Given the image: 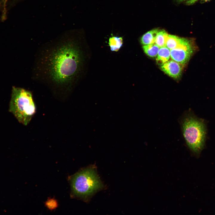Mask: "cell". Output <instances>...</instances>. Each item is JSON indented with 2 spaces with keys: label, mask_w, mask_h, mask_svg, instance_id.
Masks as SVG:
<instances>
[{
  "label": "cell",
  "mask_w": 215,
  "mask_h": 215,
  "mask_svg": "<svg viewBox=\"0 0 215 215\" xmlns=\"http://www.w3.org/2000/svg\"><path fill=\"white\" fill-rule=\"evenodd\" d=\"M168 34L164 30H159L155 42V43L160 47L165 46L167 39Z\"/></svg>",
  "instance_id": "8fae6325"
},
{
  "label": "cell",
  "mask_w": 215,
  "mask_h": 215,
  "mask_svg": "<svg viewBox=\"0 0 215 215\" xmlns=\"http://www.w3.org/2000/svg\"><path fill=\"white\" fill-rule=\"evenodd\" d=\"M9 110L19 123L27 125L36 111L31 92L22 88L13 87Z\"/></svg>",
  "instance_id": "7a4b0ae2"
},
{
  "label": "cell",
  "mask_w": 215,
  "mask_h": 215,
  "mask_svg": "<svg viewBox=\"0 0 215 215\" xmlns=\"http://www.w3.org/2000/svg\"><path fill=\"white\" fill-rule=\"evenodd\" d=\"M159 30L154 29L144 34L141 38L140 42L143 45L155 43V39Z\"/></svg>",
  "instance_id": "ba28073f"
},
{
  "label": "cell",
  "mask_w": 215,
  "mask_h": 215,
  "mask_svg": "<svg viewBox=\"0 0 215 215\" xmlns=\"http://www.w3.org/2000/svg\"><path fill=\"white\" fill-rule=\"evenodd\" d=\"M180 39L181 37L174 35L168 34L167 39L165 46L170 50L174 49L178 46Z\"/></svg>",
  "instance_id": "7c38bea8"
},
{
  "label": "cell",
  "mask_w": 215,
  "mask_h": 215,
  "mask_svg": "<svg viewBox=\"0 0 215 215\" xmlns=\"http://www.w3.org/2000/svg\"><path fill=\"white\" fill-rule=\"evenodd\" d=\"M181 1H186L187 3L189 4H191L194 3L197 0H179Z\"/></svg>",
  "instance_id": "5bb4252c"
},
{
  "label": "cell",
  "mask_w": 215,
  "mask_h": 215,
  "mask_svg": "<svg viewBox=\"0 0 215 215\" xmlns=\"http://www.w3.org/2000/svg\"><path fill=\"white\" fill-rule=\"evenodd\" d=\"M144 53L148 56L154 57L157 56L160 47L155 43L144 45L142 47Z\"/></svg>",
  "instance_id": "30bf717a"
},
{
  "label": "cell",
  "mask_w": 215,
  "mask_h": 215,
  "mask_svg": "<svg viewBox=\"0 0 215 215\" xmlns=\"http://www.w3.org/2000/svg\"><path fill=\"white\" fill-rule=\"evenodd\" d=\"M194 50V46L191 40L181 38L178 46L170 50L171 57L172 60L183 65L188 61Z\"/></svg>",
  "instance_id": "5b68a950"
},
{
  "label": "cell",
  "mask_w": 215,
  "mask_h": 215,
  "mask_svg": "<svg viewBox=\"0 0 215 215\" xmlns=\"http://www.w3.org/2000/svg\"><path fill=\"white\" fill-rule=\"evenodd\" d=\"M46 206L50 210L56 208L58 205L57 201L54 199H48L45 202Z\"/></svg>",
  "instance_id": "4fadbf2b"
},
{
  "label": "cell",
  "mask_w": 215,
  "mask_h": 215,
  "mask_svg": "<svg viewBox=\"0 0 215 215\" xmlns=\"http://www.w3.org/2000/svg\"><path fill=\"white\" fill-rule=\"evenodd\" d=\"M103 185L95 167L90 166L77 173L71 181V187L76 196L86 199L102 188Z\"/></svg>",
  "instance_id": "277c9868"
},
{
  "label": "cell",
  "mask_w": 215,
  "mask_h": 215,
  "mask_svg": "<svg viewBox=\"0 0 215 215\" xmlns=\"http://www.w3.org/2000/svg\"><path fill=\"white\" fill-rule=\"evenodd\" d=\"M170 57V50L166 46L160 47L157 55V63L162 65L168 61Z\"/></svg>",
  "instance_id": "52a82bcc"
},
{
  "label": "cell",
  "mask_w": 215,
  "mask_h": 215,
  "mask_svg": "<svg viewBox=\"0 0 215 215\" xmlns=\"http://www.w3.org/2000/svg\"><path fill=\"white\" fill-rule=\"evenodd\" d=\"M203 0L205 1H209V0Z\"/></svg>",
  "instance_id": "2e32d148"
},
{
  "label": "cell",
  "mask_w": 215,
  "mask_h": 215,
  "mask_svg": "<svg viewBox=\"0 0 215 215\" xmlns=\"http://www.w3.org/2000/svg\"><path fill=\"white\" fill-rule=\"evenodd\" d=\"M186 144L191 150L198 156L202 149L206 132L203 123L191 114L185 113L180 121Z\"/></svg>",
  "instance_id": "3957f363"
},
{
  "label": "cell",
  "mask_w": 215,
  "mask_h": 215,
  "mask_svg": "<svg viewBox=\"0 0 215 215\" xmlns=\"http://www.w3.org/2000/svg\"><path fill=\"white\" fill-rule=\"evenodd\" d=\"M123 44V39L122 37L112 35L109 39L108 44L111 51H118Z\"/></svg>",
  "instance_id": "9c48e42d"
},
{
  "label": "cell",
  "mask_w": 215,
  "mask_h": 215,
  "mask_svg": "<svg viewBox=\"0 0 215 215\" xmlns=\"http://www.w3.org/2000/svg\"><path fill=\"white\" fill-rule=\"evenodd\" d=\"M182 65L172 60L168 61L161 65V70L169 76L178 79L181 75Z\"/></svg>",
  "instance_id": "8992f818"
},
{
  "label": "cell",
  "mask_w": 215,
  "mask_h": 215,
  "mask_svg": "<svg viewBox=\"0 0 215 215\" xmlns=\"http://www.w3.org/2000/svg\"><path fill=\"white\" fill-rule=\"evenodd\" d=\"M7 0H1V1L2 3L5 4Z\"/></svg>",
  "instance_id": "9a60e30c"
},
{
  "label": "cell",
  "mask_w": 215,
  "mask_h": 215,
  "mask_svg": "<svg viewBox=\"0 0 215 215\" xmlns=\"http://www.w3.org/2000/svg\"><path fill=\"white\" fill-rule=\"evenodd\" d=\"M81 48L77 40L69 36L41 45L35 55L32 79L55 92H71L82 65Z\"/></svg>",
  "instance_id": "6da1fadb"
}]
</instances>
